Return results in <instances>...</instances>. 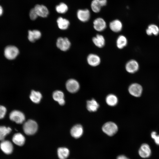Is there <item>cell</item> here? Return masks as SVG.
Wrapping results in <instances>:
<instances>
[{
	"label": "cell",
	"instance_id": "6da1fadb",
	"mask_svg": "<svg viewBox=\"0 0 159 159\" xmlns=\"http://www.w3.org/2000/svg\"><path fill=\"white\" fill-rule=\"evenodd\" d=\"M38 125L34 121L30 120L26 122L23 126V129L24 133L28 135L35 134L37 131Z\"/></svg>",
	"mask_w": 159,
	"mask_h": 159
},
{
	"label": "cell",
	"instance_id": "7a4b0ae2",
	"mask_svg": "<svg viewBox=\"0 0 159 159\" xmlns=\"http://www.w3.org/2000/svg\"><path fill=\"white\" fill-rule=\"evenodd\" d=\"M117 125L112 122H108L105 123L102 127V131L109 136L114 135L118 131Z\"/></svg>",
	"mask_w": 159,
	"mask_h": 159
},
{
	"label": "cell",
	"instance_id": "3957f363",
	"mask_svg": "<svg viewBox=\"0 0 159 159\" xmlns=\"http://www.w3.org/2000/svg\"><path fill=\"white\" fill-rule=\"evenodd\" d=\"M19 53L18 48L13 45H9L6 47L4 52L5 57L9 60L15 59L18 55Z\"/></svg>",
	"mask_w": 159,
	"mask_h": 159
},
{
	"label": "cell",
	"instance_id": "277c9868",
	"mask_svg": "<svg viewBox=\"0 0 159 159\" xmlns=\"http://www.w3.org/2000/svg\"><path fill=\"white\" fill-rule=\"evenodd\" d=\"M9 117L12 121L17 124H21L24 121L25 117L21 112L17 110L12 111L10 114Z\"/></svg>",
	"mask_w": 159,
	"mask_h": 159
},
{
	"label": "cell",
	"instance_id": "5b68a950",
	"mask_svg": "<svg viewBox=\"0 0 159 159\" xmlns=\"http://www.w3.org/2000/svg\"><path fill=\"white\" fill-rule=\"evenodd\" d=\"M56 45L61 50L65 51L69 49L71 43L67 38L60 37L57 39Z\"/></svg>",
	"mask_w": 159,
	"mask_h": 159
},
{
	"label": "cell",
	"instance_id": "8992f818",
	"mask_svg": "<svg viewBox=\"0 0 159 159\" xmlns=\"http://www.w3.org/2000/svg\"><path fill=\"white\" fill-rule=\"evenodd\" d=\"M93 27L94 29L98 32L104 31L107 27V24L105 20L102 18L98 17L93 21Z\"/></svg>",
	"mask_w": 159,
	"mask_h": 159
},
{
	"label": "cell",
	"instance_id": "52a82bcc",
	"mask_svg": "<svg viewBox=\"0 0 159 159\" xmlns=\"http://www.w3.org/2000/svg\"><path fill=\"white\" fill-rule=\"evenodd\" d=\"M128 91L132 95L138 97H140L142 94L143 88L142 86L139 84L133 83L129 87Z\"/></svg>",
	"mask_w": 159,
	"mask_h": 159
},
{
	"label": "cell",
	"instance_id": "ba28073f",
	"mask_svg": "<svg viewBox=\"0 0 159 159\" xmlns=\"http://www.w3.org/2000/svg\"><path fill=\"white\" fill-rule=\"evenodd\" d=\"M66 88L70 92L74 93L77 92L80 88L79 82L74 79L69 80L66 84Z\"/></svg>",
	"mask_w": 159,
	"mask_h": 159
},
{
	"label": "cell",
	"instance_id": "9c48e42d",
	"mask_svg": "<svg viewBox=\"0 0 159 159\" xmlns=\"http://www.w3.org/2000/svg\"><path fill=\"white\" fill-rule=\"evenodd\" d=\"M87 61L88 64L93 67H95L99 65L101 62L100 57L98 55L94 53H91L87 56Z\"/></svg>",
	"mask_w": 159,
	"mask_h": 159
},
{
	"label": "cell",
	"instance_id": "30bf717a",
	"mask_svg": "<svg viewBox=\"0 0 159 159\" xmlns=\"http://www.w3.org/2000/svg\"><path fill=\"white\" fill-rule=\"evenodd\" d=\"M77 16L81 21L85 22L89 21L90 17V13L87 9H80L77 11Z\"/></svg>",
	"mask_w": 159,
	"mask_h": 159
},
{
	"label": "cell",
	"instance_id": "8fae6325",
	"mask_svg": "<svg viewBox=\"0 0 159 159\" xmlns=\"http://www.w3.org/2000/svg\"><path fill=\"white\" fill-rule=\"evenodd\" d=\"M125 67L127 72L132 74L135 73L138 70L139 64L136 60L131 59L126 63Z\"/></svg>",
	"mask_w": 159,
	"mask_h": 159
},
{
	"label": "cell",
	"instance_id": "7c38bea8",
	"mask_svg": "<svg viewBox=\"0 0 159 159\" xmlns=\"http://www.w3.org/2000/svg\"><path fill=\"white\" fill-rule=\"evenodd\" d=\"M38 16L46 17L48 15L49 11L47 7L43 4H37L34 8Z\"/></svg>",
	"mask_w": 159,
	"mask_h": 159
},
{
	"label": "cell",
	"instance_id": "4fadbf2b",
	"mask_svg": "<svg viewBox=\"0 0 159 159\" xmlns=\"http://www.w3.org/2000/svg\"><path fill=\"white\" fill-rule=\"evenodd\" d=\"M107 4V0H93L91 7L92 11L95 13L99 12L102 7L105 6Z\"/></svg>",
	"mask_w": 159,
	"mask_h": 159
},
{
	"label": "cell",
	"instance_id": "5bb4252c",
	"mask_svg": "<svg viewBox=\"0 0 159 159\" xmlns=\"http://www.w3.org/2000/svg\"><path fill=\"white\" fill-rule=\"evenodd\" d=\"M109 27L112 32L115 33H118L122 30L123 24L120 20L116 19L112 21L110 23Z\"/></svg>",
	"mask_w": 159,
	"mask_h": 159
},
{
	"label": "cell",
	"instance_id": "9a60e30c",
	"mask_svg": "<svg viewBox=\"0 0 159 159\" xmlns=\"http://www.w3.org/2000/svg\"><path fill=\"white\" fill-rule=\"evenodd\" d=\"M83 133V129L82 126L80 124L76 125L73 126L70 130L71 136L75 138H80Z\"/></svg>",
	"mask_w": 159,
	"mask_h": 159
},
{
	"label": "cell",
	"instance_id": "2e32d148",
	"mask_svg": "<svg viewBox=\"0 0 159 159\" xmlns=\"http://www.w3.org/2000/svg\"><path fill=\"white\" fill-rule=\"evenodd\" d=\"M0 147L1 150L7 154H10L13 151L12 144L8 140H4L1 141L0 144Z\"/></svg>",
	"mask_w": 159,
	"mask_h": 159
},
{
	"label": "cell",
	"instance_id": "e0dca14e",
	"mask_svg": "<svg viewBox=\"0 0 159 159\" xmlns=\"http://www.w3.org/2000/svg\"><path fill=\"white\" fill-rule=\"evenodd\" d=\"M92 42L94 44L99 48H102L104 47L105 44L104 37L102 34H97L93 37Z\"/></svg>",
	"mask_w": 159,
	"mask_h": 159
},
{
	"label": "cell",
	"instance_id": "ac0fdd59",
	"mask_svg": "<svg viewBox=\"0 0 159 159\" xmlns=\"http://www.w3.org/2000/svg\"><path fill=\"white\" fill-rule=\"evenodd\" d=\"M140 156L143 158L149 157L151 153V151L149 145L146 143L143 144L138 151Z\"/></svg>",
	"mask_w": 159,
	"mask_h": 159
},
{
	"label": "cell",
	"instance_id": "d6986e66",
	"mask_svg": "<svg viewBox=\"0 0 159 159\" xmlns=\"http://www.w3.org/2000/svg\"><path fill=\"white\" fill-rule=\"evenodd\" d=\"M12 140L15 144L21 146L25 143V139L24 136L20 133L15 134L13 136Z\"/></svg>",
	"mask_w": 159,
	"mask_h": 159
},
{
	"label": "cell",
	"instance_id": "ffe728a7",
	"mask_svg": "<svg viewBox=\"0 0 159 159\" xmlns=\"http://www.w3.org/2000/svg\"><path fill=\"white\" fill-rule=\"evenodd\" d=\"M41 36V33L38 30H29L28 32V38L29 40L31 42H34L39 39Z\"/></svg>",
	"mask_w": 159,
	"mask_h": 159
},
{
	"label": "cell",
	"instance_id": "44dd1931",
	"mask_svg": "<svg viewBox=\"0 0 159 159\" xmlns=\"http://www.w3.org/2000/svg\"><path fill=\"white\" fill-rule=\"evenodd\" d=\"M53 97L60 105H63L64 104L65 101L64 99V94L62 91L59 90L54 91L53 94Z\"/></svg>",
	"mask_w": 159,
	"mask_h": 159
},
{
	"label": "cell",
	"instance_id": "7402d4cb",
	"mask_svg": "<svg viewBox=\"0 0 159 159\" xmlns=\"http://www.w3.org/2000/svg\"><path fill=\"white\" fill-rule=\"evenodd\" d=\"M127 44V38L123 35L118 36L116 41V45L117 47L119 49H122L125 47Z\"/></svg>",
	"mask_w": 159,
	"mask_h": 159
},
{
	"label": "cell",
	"instance_id": "603a6c76",
	"mask_svg": "<svg viewBox=\"0 0 159 159\" xmlns=\"http://www.w3.org/2000/svg\"><path fill=\"white\" fill-rule=\"evenodd\" d=\"M99 107V104L94 99L90 100H88L87 102V108L90 112L96 111L98 109Z\"/></svg>",
	"mask_w": 159,
	"mask_h": 159
},
{
	"label": "cell",
	"instance_id": "cb8c5ba5",
	"mask_svg": "<svg viewBox=\"0 0 159 159\" xmlns=\"http://www.w3.org/2000/svg\"><path fill=\"white\" fill-rule=\"evenodd\" d=\"M58 27L62 30L67 29L70 24L69 21L61 17H58L57 21Z\"/></svg>",
	"mask_w": 159,
	"mask_h": 159
},
{
	"label": "cell",
	"instance_id": "d4e9b609",
	"mask_svg": "<svg viewBox=\"0 0 159 159\" xmlns=\"http://www.w3.org/2000/svg\"><path fill=\"white\" fill-rule=\"evenodd\" d=\"M146 32L148 35L153 34L156 36L159 33V28L157 25L152 24L148 26Z\"/></svg>",
	"mask_w": 159,
	"mask_h": 159
},
{
	"label": "cell",
	"instance_id": "484cf974",
	"mask_svg": "<svg viewBox=\"0 0 159 159\" xmlns=\"http://www.w3.org/2000/svg\"><path fill=\"white\" fill-rule=\"evenodd\" d=\"M57 152L58 156L59 159H66L69 154V149L65 147L58 148Z\"/></svg>",
	"mask_w": 159,
	"mask_h": 159
},
{
	"label": "cell",
	"instance_id": "4316f807",
	"mask_svg": "<svg viewBox=\"0 0 159 159\" xmlns=\"http://www.w3.org/2000/svg\"><path fill=\"white\" fill-rule=\"evenodd\" d=\"M106 102L107 104L111 106L116 105L118 102V99L117 96L113 94L108 95L106 98Z\"/></svg>",
	"mask_w": 159,
	"mask_h": 159
},
{
	"label": "cell",
	"instance_id": "83f0119b",
	"mask_svg": "<svg viewBox=\"0 0 159 159\" xmlns=\"http://www.w3.org/2000/svg\"><path fill=\"white\" fill-rule=\"evenodd\" d=\"M42 97V95L40 92L34 90L32 91L30 98L33 102L36 103H39L40 102Z\"/></svg>",
	"mask_w": 159,
	"mask_h": 159
},
{
	"label": "cell",
	"instance_id": "f1b7e54d",
	"mask_svg": "<svg viewBox=\"0 0 159 159\" xmlns=\"http://www.w3.org/2000/svg\"><path fill=\"white\" fill-rule=\"evenodd\" d=\"M55 8L57 13L62 14L66 13L68 9L67 5L64 2H61L56 5Z\"/></svg>",
	"mask_w": 159,
	"mask_h": 159
},
{
	"label": "cell",
	"instance_id": "f546056e",
	"mask_svg": "<svg viewBox=\"0 0 159 159\" xmlns=\"http://www.w3.org/2000/svg\"><path fill=\"white\" fill-rule=\"evenodd\" d=\"M11 130L9 127L4 126H0V140H4L6 136L9 134Z\"/></svg>",
	"mask_w": 159,
	"mask_h": 159
},
{
	"label": "cell",
	"instance_id": "4dcf8cb0",
	"mask_svg": "<svg viewBox=\"0 0 159 159\" xmlns=\"http://www.w3.org/2000/svg\"><path fill=\"white\" fill-rule=\"evenodd\" d=\"M29 16L31 19L32 20H35L38 16L34 8L30 10Z\"/></svg>",
	"mask_w": 159,
	"mask_h": 159
},
{
	"label": "cell",
	"instance_id": "1f68e13d",
	"mask_svg": "<svg viewBox=\"0 0 159 159\" xmlns=\"http://www.w3.org/2000/svg\"><path fill=\"white\" fill-rule=\"evenodd\" d=\"M151 135L152 138L154 140L155 143L159 145V135H157L155 132L153 131L151 133Z\"/></svg>",
	"mask_w": 159,
	"mask_h": 159
},
{
	"label": "cell",
	"instance_id": "d6a6232c",
	"mask_svg": "<svg viewBox=\"0 0 159 159\" xmlns=\"http://www.w3.org/2000/svg\"><path fill=\"white\" fill-rule=\"evenodd\" d=\"M6 112V107L0 105V119H2L4 117Z\"/></svg>",
	"mask_w": 159,
	"mask_h": 159
},
{
	"label": "cell",
	"instance_id": "836d02e7",
	"mask_svg": "<svg viewBox=\"0 0 159 159\" xmlns=\"http://www.w3.org/2000/svg\"><path fill=\"white\" fill-rule=\"evenodd\" d=\"M117 159H129L127 157L124 155H120L118 156Z\"/></svg>",
	"mask_w": 159,
	"mask_h": 159
},
{
	"label": "cell",
	"instance_id": "e575fe53",
	"mask_svg": "<svg viewBox=\"0 0 159 159\" xmlns=\"http://www.w3.org/2000/svg\"><path fill=\"white\" fill-rule=\"evenodd\" d=\"M4 10L2 6L0 5V16L2 15L3 13Z\"/></svg>",
	"mask_w": 159,
	"mask_h": 159
}]
</instances>
